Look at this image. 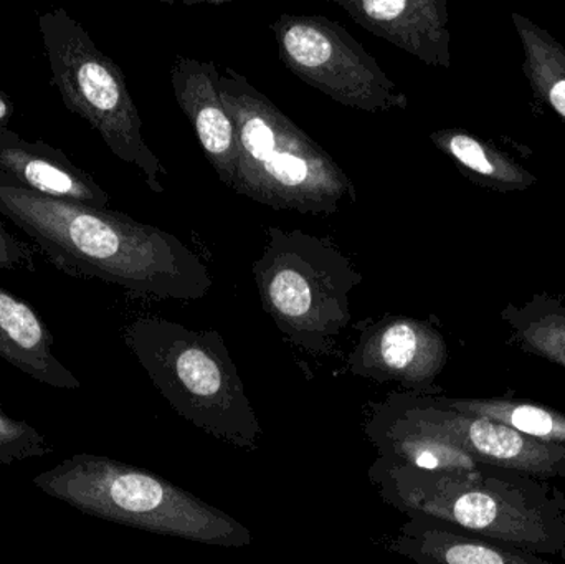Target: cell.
I'll use <instances>...</instances> for the list:
<instances>
[{
    "mask_svg": "<svg viewBox=\"0 0 565 564\" xmlns=\"http://www.w3.org/2000/svg\"><path fill=\"white\" fill-rule=\"evenodd\" d=\"M0 268L3 270H25L35 274V248L20 241L7 231L0 221Z\"/></svg>",
    "mask_w": 565,
    "mask_h": 564,
    "instance_id": "cell-22",
    "label": "cell"
},
{
    "mask_svg": "<svg viewBox=\"0 0 565 564\" xmlns=\"http://www.w3.org/2000/svg\"><path fill=\"white\" fill-rule=\"evenodd\" d=\"M33 486L106 522L202 545L245 549L250 530L164 477L106 456L76 454L33 477Z\"/></svg>",
    "mask_w": 565,
    "mask_h": 564,
    "instance_id": "cell-4",
    "label": "cell"
},
{
    "mask_svg": "<svg viewBox=\"0 0 565 564\" xmlns=\"http://www.w3.org/2000/svg\"><path fill=\"white\" fill-rule=\"evenodd\" d=\"M122 337L182 419L238 449H258L260 421L218 331L141 317L126 327Z\"/></svg>",
    "mask_w": 565,
    "mask_h": 564,
    "instance_id": "cell-5",
    "label": "cell"
},
{
    "mask_svg": "<svg viewBox=\"0 0 565 564\" xmlns=\"http://www.w3.org/2000/svg\"><path fill=\"white\" fill-rule=\"evenodd\" d=\"M267 235L252 265L262 307L295 347L331 354L351 323V294L364 278L329 238L280 227Z\"/></svg>",
    "mask_w": 565,
    "mask_h": 564,
    "instance_id": "cell-6",
    "label": "cell"
},
{
    "mask_svg": "<svg viewBox=\"0 0 565 564\" xmlns=\"http://www.w3.org/2000/svg\"><path fill=\"white\" fill-rule=\"evenodd\" d=\"M171 83L175 102L194 126L202 151L218 179L232 189L238 161L237 131L222 102L217 63L179 56L171 68Z\"/></svg>",
    "mask_w": 565,
    "mask_h": 564,
    "instance_id": "cell-12",
    "label": "cell"
},
{
    "mask_svg": "<svg viewBox=\"0 0 565 564\" xmlns=\"http://www.w3.org/2000/svg\"><path fill=\"white\" fill-rule=\"evenodd\" d=\"M435 148L447 155L465 175L498 192L526 191L536 175L491 142L467 129H438L430 135Z\"/></svg>",
    "mask_w": 565,
    "mask_h": 564,
    "instance_id": "cell-17",
    "label": "cell"
},
{
    "mask_svg": "<svg viewBox=\"0 0 565 564\" xmlns=\"http://www.w3.org/2000/svg\"><path fill=\"white\" fill-rule=\"evenodd\" d=\"M387 549L417 564H554L422 515L408 517Z\"/></svg>",
    "mask_w": 565,
    "mask_h": 564,
    "instance_id": "cell-15",
    "label": "cell"
},
{
    "mask_svg": "<svg viewBox=\"0 0 565 564\" xmlns=\"http://www.w3.org/2000/svg\"><path fill=\"white\" fill-rule=\"evenodd\" d=\"M0 358L39 383L78 391V377L53 353V334L29 301L0 287Z\"/></svg>",
    "mask_w": 565,
    "mask_h": 564,
    "instance_id": "cell-16",
    "label": "cell"
},
{
    "mask_svg": "<svg viewBox=\"0 0 565 564\" xmlns=\"http://www.w3.org/2000/svg\"><path fill=\"white\" fill-rule=\"evenodd\" d=\"M221 96L237 131L235 192L277 211L311 215H332L355 201L351 175L247 76L227 66Z\"/></svg>",
    "mask_w": 565,
    "mask_h": 564,
    "instance_id": "cell-3",
    "label": "cell"
},
{
    "mask_svg": "<svg viewBox=\"0 0 565 564\" xmlns=\"http://www.w3.org/2000/svg\"><path fill=\"white\" fill-rule=\"evenodd\" d=\"M53 453L42 430L9 416L0 406V464L10 466L26 459H42Z\"/></svg>",
    "mask_w": 565,
    "mask_h": 564,
    "instance_id": "cell-21",
    "label": "cell"
},
{
    "mask_svg": "<svg viewBox=\"0 0 565 564\" xmlns=\"http://www.w3.org/2000/svg\"><path fill=\"white\" fill-rule=\"evenodd\" d=\"M271 32L282 65L332 102L367 113L407 108V95L341 23L282 13Z\"/></svg>",
    "mask_w": 565,
    "mask_h": 564,
    "instance_id": "cell-8",
    "label": "cell"
},
{
    "mask_svg": "<svg viewBox=\"0 0 565 564\" xmlns=\"http://www.w3.org/2000/svg\"><path fill=\"white\" fill-rule=\"evenodd\" d=\"M0 171L35 194L108 209V192L62 149L45 141H26L9 128H0Z\"/></svg>",
    "mask_w": 565,
    "mask_h": 564,
    "instance_id": "cell-13",
    "label": "cell"
},
{
    "mask_svg": "<svg viewBox=\"0 0 565 564\" xmlns=\"http://www.w3.org/2000/svg\"><path fill=\"white\" fill-rule=\"evenodd\" d=\"M440 406L468 416L483 417L511 427L516 433L541 443L565 447V414L544 404L507 397L434 396Z\"/></svg>",
    "mask_w": 565,
    "mask_h": 564,
    "instance_id": "cell-18",
    "label": "cell"
},
{
    "mask_svg": "<svg viewBox=\"0 0 565 564\" xmlns=\"http://www.w3.org/2000/svg\"><path fill=\"white\" fill-rule=\"evenodd\" d=\"M348 357L349 373L375 383H397L407 393L438 396L448 347L431 321L388 317L367 321Z\"/></svg>",
    "mask_w": 565,
    "mask_h": 564,
    "instance_id": "cell-10",
    "label": "cell"
},
{
    "mask_svg": "<svg viewBox=\"0 0 565 564\" xmlns=\"http://www.w3.org/2000/svg\"><path fill=\"white\" fill-rule=\"evenodd\" d=\"M0 214L70 277L98 278L132 294L199 300L211 291L207 265L181 238L122 212L35 194L0 171Z\"/></svg>",
    "mask_w": 565,
    "mask_h": 564,
    "instance_id": "cell-1",
    "label": "cell"
},
{
    "mask_svg": "<svg viewBox=\"0 0 565 564\" xmlns=\"http://www.w3.org/2000/svg\"><path fill=\"white\" fill-rule=\"evenodd\" d=\"M556 300H557V304H559V307L563 308V310L565 311V298L557 297V295H556Z\"/></svg>",
    "mask_w": 565,
    "mask_h": 564,
    "instance_id": "cell-24",
    "label": "cell"
},
{
    "mask_svg": "<svg viewBox=\"0 0 565 564\" xmlns=\"http://www.w3.org/2000/svg\"><path fill=\"white\" fill-rule=\"evenodd\" d=\"M39 29L52 70V83L68 111L82 116L116 158L135 166L156 194L168 174L142 136V119L125 73L96 46L82 23L65 9L40 13Z\"/></svg>",
    "mask_w": 565,
    "mask_h": 564,
    "instance_id": "cell-7",
    "label": "cell"
},
{
    "mask_svg": "<svg viewBox=\"0 0 565 564\" xmlns=\"http://www.w3.org/2000/svg\"><path fill=\"white\" fill-rule=\"evenodd\" d=\"M395 406L431 436L463 450L481 466L498 467L536 479H565V447L541 443L483 417L440 406L430 394H388Z\"/></svg>",
    "mask_w": 565,
    "mask_h": 564,
    "instance_id": "cell-9",
    "label": "cell"
},
{
    "mask_svg": "<svg viewBox=\"0 0 565 564\" xmlns=\"http://www.w3.org/2000/svg\"><path fill=\"white\" fill-rule=\"evenodd\" d=\"M501 320L510 328L514 347L565 371V311L556 295L536 294L527 304L508 305Z\"/></svg>",
    "mask_w": 565,
    "mask_h": 564,
    "instance_id": "cell-19",
    "label": "cell"
},
{
    "mask_svg": "<svg viewBox=\"0 0 565 564\" xmlns=\"http://www.w3.org/2000/svg\"><path fill=\"white\" fill-rule=\"evenodd\" d=\"M13 111H15V106H13L12 99L0 89V128L9 126Z\"/></svg>",
    "mask_w": 565,
    "mask_h": 564,
    "instance_id": "cell-23",
    "label": "cell"
},
{
    "mask_svg": "<svg viewBox=\"0 0 565 564\" xmlns=\"http://www.w3.org/2000/svg\"><path fill=\"white\" fill-rule=\"evenodd\" d=\"M561 558H563V562L565 563V549L563 550V553H561Z\"/></svg>",
    "mask_w": 565,
    "mask_h": 564,
    "instance_id": "cell-25",
    "label": "cell"
},
{
    "mask_svg": "<svg viewBox=\"0 0 565 564\" xmlns=\"http://www.w3.org/2000/svg\"><path fill=\"white\" fill-rule=\"evenodd\" d=\"M364 433L374 446L377 459L395 469L468 472L481 467L454 444L418 427L388 396L381 403L371 404Z\"/></svg>",
    "mask_w": 565,
    "mask_h": 564,
    "instance_id": "cell-14",
    "label": "cell"
},
{
    "mask_svg": "<svg viewBox=\"0 0 565 564\" xmlns=\"http://www.w3.org/2000/svg\"><path fill=\"white\" fill-rule=\"evenodd\" d=\"M369 479L404 515H422L534 555L565 549V493L550 480L481 466L468 472H412L375 459Z\"/></svg>",
    "mask_w": 565,
    "mask_h": 564,
    "instance_id": "cell-2",
    "label": "cell"
},
{
    "mask_svg": "<svg viewBox=\"0 0 565 564\" xmlns=\"http://www.w3.org/2000/svg\"><path fill=\"white\" fill-rule=\"evenodd\" d=\"M362 29L428 66L450 68L447 0H332Z\"/></svg>",
    "mask_w": 565,
    "mask_h": 564,
    "instance_id": "cell-11",
    "label": "cell"
},
{
    "mask_svg": "<svg viewBox=\"0 0 565 564\" xmlns=\"http://www.w3.org/2000/svg\"><path fill=\"white\" fill-rule=\"evenodd\" d=\"M513 23L523 45V72L534 96L565 123L564 46L546 29L521 13H513Z\"/></svg>",
    "mask_w": 565,
    "mask_h": 564,
    "instance_id": "cell-20",
    "label": "cell"
}]
</instances>
